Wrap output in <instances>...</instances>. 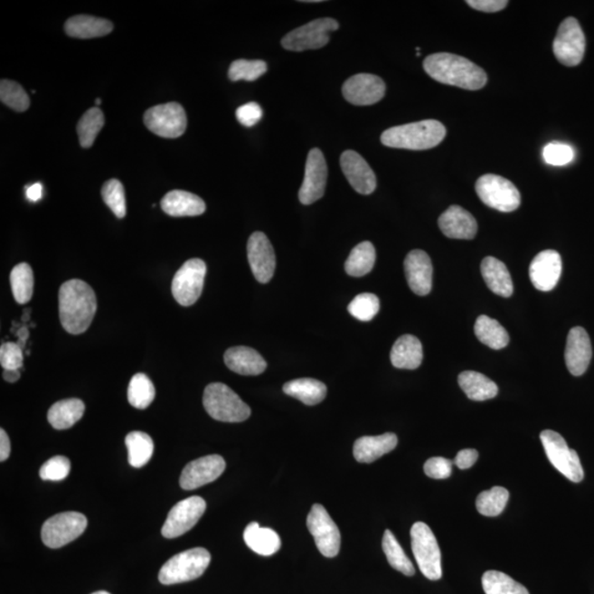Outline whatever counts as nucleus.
Here are the masks:
<instances>
[{
	"instance_id": "423d86ee",
	"label": "nucleus",
	"mask_w": 594,
	"mask_h": 594,
	"mask_svg": "<svg viewBox=\"0 0 594 594\" xmlns=\"http://www.w3.org/2000/svg\"><path fill=\"white\" fill-rule=\"evenodd\" d=\"M412 551L416 562L423 575L429 580H439L441 570V553L433 531L423 522L415 523L410 530Z\"/></svg>"
},
{
	"instance_id": "2eb2a0df",
	"label": "nucleus",
	"mask_w": 594,
	"mask_h": 594,
	"mask_svg": "<svg viewBox=\"0 0 594 594\" xmlns=\"http://www.w3.org/2000/svg\"><path fill=\"white\" fill-rule=\"evenodd\" d=\"M206 511V502L201 496H191L172 507L162 527L165 538H176L192 530Z\"/></svg>"
},
{
	"instance_id": "72a5a7b5",
	"label": "nucleus",
	"mask_w": 594,
	"mask_h": 594,
	"mask_svg": "<svg viewBox=\"0 0 594 594\" xmlns=\"http://www.w3.org/2000/svg\"><path fill=\"white\" fill-rule=\"evenodd\" d=\"M460 388L472 401H486L495 398L499 389L494 381L485 374L476 372H465L459 374Z\"/></svg>"
},
{
	"instance_id": "dca6fc26",
	"label": "nucleus",
	"mask_w": 594,
	"mask_h": 594,
	"mask_svg": "<svg viewBox=\"0 0 594 594\" xmlns=\"http://www.w3.org/2000/svg\"><path fill=\"white\" fill-rule=\"evenodd\" d=\"M328 169L323 152L318 148L309 151L306 166V176L298 192L299 202L311 205L321 200L326 189Z\"/></svg>"
},
{
	"instance_id": "cd10ccee",
	"label": "nucleus",
	"mask_w": 594,
	"mask_h": 594,
	"mask_svg": "<svg viewBox=\"0 0 594 594\" xmlns=\"http://www.w3.org/2000/svg\"><path fill=\"white\" fill-rule=\"evenodd\" d=\"M423 362V346L413 335H404L396 340L391 350V363L398 369L415 370Z\"/></svg>"
},
{
	"instance_id": "a878e982",
	"label": "nucleus",
	"mask_w": 594,
	"mask_h": 594,
	"mask_svg": "<svg viewBox=\"0 0 594 594\" xmlns=\"http://www.w3.org/2000/svg\"><path fill=\"white\" fill-rule=\"evenodd\" d=\"M162 211L172 217H194L204 214L205 202L190 192L174 190L161 201Z\"/></svg>"
},
{
	"instance_id": "bf43d9fd",
	"label": "nucleus",
	"mask_w": 594,
	"mask_h": 594,
	"mask_svg": "<svg viewBox=\"0 0 594 594\" xmlns=\"http://www.w3.org/2000/svg\"><path fill=\"white\" fill-rule=\"evenodd\" d=\"M16 336L18 337L17 344H19L20 347L24 349L25 344H27V340L29 338V329H28V327L25 326V325H23V326H20L17 329Z\"/></svg>"
},
{
	"instance_id": "6e6552de",
	"label": "nucleus",
	"mask_w": 594,
	"mask_h": 594,
	"mask_svg": "<svg viewBox=\"0 0 594 594\" xmlns=\"http://www.w3.org/2000/svg\"><path fill=\"white\" fill-rule=\"evenodd\" d=\"M541 440L544 446L547 458L561 475L575 484L583 480L585 472H583L580 458L576 450L568 447L561 434L551 429L542 430Z\"/></svg>"
},
{
	"instance_id": "f704fd0d",
	"label": "nucleus",
	"mask_w": 594,
	"mask_h": 594,
	"mask_svg": "<svg viewBox=\"0 0 594 594\" xmlns=\"http://www.w3.org/2000/svg\"><path fill=\"white\" fill-rule=\"evenodd\" d=\"M476 338L491 349H504L510 343V336L505 328L494 318L481 315L475 324Z\"/></svg>"
},
{
	"instance_id": "4c0bfd02",
	"label": "nucleus",
	"mask_w": 594,
	"mask_h": 594,
	"mask_svg": "<svg viewBox=\"0 0 594 594\" xmlns=\"http://www.w3.org/2000/svg\"><path fill=\"white\" fill-rule=\"evenodd\" d=\"M10 283L14 299L19 304H27L33 296V271L28 263L17 264L10 273Z\"/></svg>"
},
{
	"instance_id": "8fccbe9b",
	"label": "nucleus",
	"mask_w": 594,
	"mask_h": 594,
	"mask_svg": "<svg viewBox=\"0 0 594 594\" xmlns=\"http://www.w3.org/2000/svg\"><path fill=\"white\" fill-rule=\"evenodd\" d=\"M71 462L64 456H55L49 459L40 469V478L44 481H62L68 478Z\"/></svg>"
},
{
	"instance_id": "052dcab7",
	"label": "nucleus",
	"mask_w": 594,
	"mask_h": 594,
	"mask_svg": "<svg viewBox=\"0 0 594 594\" xmlns=\"http://www.w3.org/2000/svg\"><path fill=\"white\" fill-rule=\"evenodd\" d=\"M3 378L9 383L17 382L20 379V370H4Z\"/></svg>"
},
{
	"instance_id": "603ef678",
	"label": "nucleus",
	"mask_w": 594,
	"mask_h": 594,
	"mask_svg": "<svg viewBox=\"0 0 594 594\" xmlns=\"http://www.w3.org/2000/svg\"><path fill=\"white\" fill-rule=\"evenodd\" d=\"M454 462L443 458V457H434L425 462L424 471L426 476L431 479L441 480L449 478L453 472Z\"/></svg>"
},
{
	"instance_id": "e2e57ef3",
	"label": "nucleus",
	"mask_w": 594,
	"mask_h": 594,
	"mask_svg": "<svg viewBox=\"0 0 594 594\" xmlns=\"http://www.w3.org/2000/svg\"><path fill=\"white\" fill-rule=\"evenodd\" d=\"M91 594H110V593L108 592V591H98V592H94V593H91Z\"/></svg>"
},
{
	"instance_id": "ddd939ff",
	"label": "nucleus",
	"mask_w": 594,
	"mask_h": 594,
	"mask_svg": "<svg viewBox=\"0 0 594 594\" xmlns=\"http://www.w3.org/2000/svg\"><path fill=\"white\" fill-rule=\"evenodd\" d=\"M553 54L566 66L581 63L586 51V37L576 18H567L560 25L552 44Z\"/></svg>"
},
{
	"instance_id": "0eeeda50",
	"label": "nucleus",
	"mask_w": 594,
	"mask_h": 594,
	"mask_svg": "<svg viewBox=\"0 0 594 594\" xmlns=\"http://www.w3.org/2000/svg\"><path fill=\"white\" fill-rule=\"evenodd\" d=\"M476 192L484 204L496 211L511 212L521 205L516 186L500 175L486 174L476 183Z\"/></svg>"
},
{
	"instance_id": "1a4fd4ad",
	"label": "nucleus",
	"mask_w": 594,
	"mask_h": 594,
	"mask_svg": "<svg viewBox=\"0 0 594 594\" xmlns=\"http://www.w3.org/2000/svg\"><path fill=\"white\" fill-rule=\"evenodd\" d=\"M339 28L337 20L321 18L292 30L282 39V47L293 52L324 48L329 42V33Z\"/></svg>"
},
{
	"instance_id": "7ed1b4c3",
	"label": "nucleus",
	"mask_w": 594,
	"mask_h": 594,
	"mask_svg": "<svg viewBox=\"0 0 594 594\" xmlns=\"http://www.w3.org/2000/svg\"><path fill=\"white\" fill-rule=\"evenodd\" d=\"M445 126L429 119L418 123L392 127L381 136V142L389 148L428 150L438 146L446 137Z\"/></svg>"
},
{
	"instance_id": "473e14b6",
	"label": "nucleus",
	"mask_w": 594,
	"mask_h": 594,
	"mask_svg": "<svg viewBox=\"0 0 594 594\" xmlns=\"http://www.w3.org/2000/svg\"><path fill=\"white\" fill-rule=\"evenodd\" d=\"M283 392L312 406L323 402L327 395V388L321 381L303 378L284 384Z\"/></svg>"
},
{
	"instance_id": "6e6d98bb",
	"label": "nucleus",
	"mask_w": 594,
	"mask_h": 594,
	"mask_svg": "<svg viewBox=\"0 0 594 594\" xmlns=\"http://www.w3.org/2000/svg\"><path fill=\"white\" fill-rule=\"evenodd\" d=\"M478 451L475 449H464L457 454L454 464L461 470L469 469L478 460Z\"/></svg>"
},
{
	"instance_id": "4d7b16f0",
	"label": "nucleus",
	"mask_w": 594,
	"mask_h": 594,
	"mask_svg": "<svg viewBox=\"0 0 594 594\" xmlns=\"http://www.w3.org/2000/svg\"><path fill=\"white\" fill-rule=\"evenodd\" d=\"M10 450H12V446H10L8 435L6 431L0 429V460H7Z\"/></svg>"
},
{
	"instance_id": "c03bdc74",
	"label": "nucleus",
	"mask_w": 594,
	"mask_h": 594,
	"mask_svg": "<svg viewBox=\"0 0 594 594\" xmlns=\"http://www.w3.org/2000/svg\"><path fill=\"white\" fill-rule=\"evenodd\" d=\"M268 71V65L261 60H237L232 62L228 71V78L232 82L237 80H247V82H253V80L261 78V76Z\"/></svg>"
},
{
	"instance_id": "e433bc0d",
	"label": "nucleus",
	"mask_w": 594,
	"mask_h": 594,
	"mask_svg": "<svg viewBox=\"0 0 594 594\" xmlns=\"http://www.w3.org/2000/svg\"><path fill=\"white\" fill-rule=\"evenodd\" d=\"M375 259H377V253H375L372 243L363 241L353 249L346 264H344V269L350 277L362 278L372 272Z\"/></svg>"
},
{
	"instance_id": "5fc2aeb1",
	"label": "nucleus",
	"mask_w": 594,
	"mask_h": 594,
	"mask_svg": "<svg viewBox=\"0 0 594 594\" xmlns=\"http://www.w3.org/2000/svg\"><path fill=\"white\" fill-rule=\"evenodd\" d=\"M467 4L471 8L480 10V12L497 13L504 9L509 2H506V0H468Z\"/></svg>"
},
{
	"instance_id": "f3484780",
	"label": "nucleus",
	"mask_w": 594,
	"mask_h": 594,
	"mask_svg": "<svg viewBox=\"0 0 594 594\" xmlns=\"http://www.w3.org/2000/svg\"><path fill=\"white\" fill-rule=\"evenodd\" d=\"M248 261L253 276L260 283H268L276 272L277 259L270 240L261 231L253 232L247 245Z\"/></svg>"
},
{
	"instance_id": "f03ea898",
	"label": "nucleus",
	"mask_w": 594,
	"mask_h": 594,
	"mask_svg": "<svg viewBox=\"0 0 594 594\" xmlns=\"http://www.w3.org/2000/svg\"><path fill=\"white\" fill-rule=\"evenodd\" d=\"M424 70L438 82L464 90H478L487 82V76L480 66L456 54H431L424 61Z\"/></svg>"
},
{
	"instance_id": "680f3d73",
	"label": "nucleus",
	"mask_w": 594,
	"mask_h": 594,
	"mask_svg": "<svg viewBox=\"0 0 594 594\" xmlns=\"http://www.w3.org/2000/svg\"><path fill=\"white\" fill-rule=\"evenodd\" d=\"M30 312H32V309H29V308L25 309L24 315L23 316V322L24 323H28L30 321V316H29Z\"/></svg>"
},
{
	"instance_id": "0e129e2a",
	"label": "nucleus",
	"mask_w": 594,
	"mask_h": 594,
	"mask_svg": "<svg viewBox=\"0 0 594 594\" xmlns=\"http://www.w3.org/2000/svg\"><path fill=\"white\" fill-rule=\"evenodd\" d=\"M100 103H101V100L99 99H96V105L99 106V105H100Z\"/></svg>"
},
{
	"instance_id": "864d4df0",
	"label": "nucleus",
	"mask_w": 594,
	"mask_h": 594,
	"mask_svg": "<svg viewBox=\"0 0 594 594\" xmlns=\"http://www.w3.org/2000/svg\"><path fill=\"white\" fill-rule=\"evenodd\" d=\"M263 111L261 106L255 101L240 106L236 110L238 121L245 127H253L261 120Z\"/></svg>"
},
{
	"instance_id": "39448f33",
	"label": "nucleus",
	"mask_w": 594,
	"mask_h": 594,
	"mask_svg": "<svg viewBox=\"0 0 594 594\" xmlns=\"http://www.w3.org/2000/svg\"><path fill=\"white\" fill-rule=\"evenodd\" d=\"M210 562V552L202 547L192 548L177 553L165 563L159 572V581L162 585L171 586L195 580L206 571Z\"/></svg>"
},
{
	"instance_id": "37998d69",
	"label": "nucleus",
	"mask_w": 594,
	"mask_h": 594,
	"mask_svg": "<svg viewBox=\"0 0 594 594\" xmlns=\"http://www.w3.org/2000/svg\"><path fill=\"white\" fill-rule=\"evenodd\" d=\"M509 497V491L505 487H492L491 490L481 492L476 497V510L482 515L495 517L504 511Z\"/></svg>"
},
{
	"instance_id": "2f4dec72",
	"label": "nucleus",
	"mask_w": 594,
	"mask_h": 594,
	"mask_svg": "<svg viewBox=\"0 0 594 594\" xmlns=\"http://www.w3.org/2000/svg\"><path fill=\"white\" fill-rule=\"evenodd\" d=\"M84 413L83 401L80 399L62 400L51 406L48 420L54 429H69L83 418Z\"/></svg>"
},
{
	"instance_id": "ea45409f",
	"label": "nucleus",
	"mask_w": 594,
	"mask_h": 594,
	"mask_svg": "<svg viewBox=\"0 0 594 594\" xmlns=\"http://www.w3.org/2000/svg\"><path fill=\"white\" fill-rule=\"evenodd\" d=\"M156 399V388L148 375L137 373L131 378L128 388V401L134 408L146 410Z\"/></svg>"
},
{
	"instance_id": "20e7f679",
	"label": "nucleus",
	"mask_w": 594,
	"mask_h": 594,
	"mask_svg": "<svg viewBox=\"0 0 594 594\" xmlns=\"http://www.w3.org/2000/svg\"><path fill=\"white\" fill-rule=\"evenodd\" d=\"M203 404L211 418L225 423H241L251 415L250 408L223 383L208 384Z\"/></svg>"
},
{
	"instance_id": "4be33fe9",
	"label": "nucleus",
	"mask_w": 594,
	"mask_h": 594,
	"mask_svg": "<svg viewBox=\"0 0 594 594\" xmlns=\"http://www.w3.org/2000/svg\"><path fill=\"white\" fill-rule=\"evenodd\" d=\"M404 270L409 287L420 297L428 296L433 287V264L428 253L413 250L405 258Z\"/></svg>"
},
{
	"instance_id": "3c124183",
	"label": "nucleus",
	"mask_w": 594,
	"mask_h": 594,
	"mask_svg": "<svg viewBox=\"0 0 594 594\" xmlns=\"http://www.w3.org/2000/svg\"><path fill=\"white\" fill-rule=\"evenodd\" d=\"M0 364L4 370H20L24 365V349L17 343H4L0 347Z\"/></svg>"
},
{
	"instance_id": "aec40b11",
	"label": "nucleus",
	"mask_w": 594,
	"mask_h": 594,
	"mask_svg": "<svg viewBox=\"0 0 594 594\" xmlns=\"http://www.w3.org/2000/svg\"><path fill=\"white\" fill-rule=\"evenodd\" d=\"M340 166L344 176L359 194L369 195L377 187V177L362 156L353 150L344 151L340 156Z\"/></svg>"
},
{
	"instance_id": "4468645a",
	"label": "nucleus",
	"mask_w": 594,
	"mask_h": 594,
	"mask_svg": "<svg viewBox=\"0 0 594 594\" xmlns=\"http://www.w3.org/2000/svg\"><path fill=\"white\" fill-rule=\"evenodd\" d=\"M307 528L318 551L327 558L336 557L340 551L339 528L322 504H314L307 516Z\"/></svg>"
},
{
	"instance_id": "de8ad7c7",
	"label": "nucleus",
	"mask_w": 594,
	"mask_h": 594,
	"mask_svg": "<svg viewBox=\"0 0 594 594\" xmlns=\"http://www.w3.org/2000/svg\"><path fill=\"white\" fill-rule=\"evenodd\" d=\"M101 196H103L105 204L110 208L117 218L121 220L126 216L125 189L120 181L111 179L106 182L101 189Z\"/></svg>"
},
{
	"instance_id": "7c9ffc66",
	"label": "nucleus",
	"mask_w": 594,
	"mask_h": 594,
	"mask_svg": "<svg viewBox=\"0 0 594 594\" xmlns=\"http://www.w3.org/2000/svg\"><path fill=\"white\" fill-rule=\"evenodd\" d=\"M243 540L251 551L261 556H272L280 551L281 538L271 528L261 527L252 522L243 533Z\"/></svg>"
},
{
	"instance_id": "49530a36",
	"label": "nucleus",
	"mask_w": 594,
	"mask_h": 594,
	"mask_svg": "<svg viewBox=\"0 0 594 594\" xmlns=\"http://www.w3.org/2000/svg\"><path fill=\"white\" fill-rule=\"evenodd\" d=\"M379 309V298L372 293L359 294L348 306V312L362 322L372 321Z\"/></svg>"
},
{
	"instance_id": "f8f14e48",
	"label": "nucleus",
	"mask_w": 594,
	"mask_h": 594,
	"mask_svg": "<svg viewBox=\"0 0 594 594\" xmlns=\"http://www.w3.org/2000/svg\"><path fill=\"white\" fill-rule=\"evenodd\" d=\"M144 123L151 132L166 139L179 138L187 127V117L180 104L157 105L146 111Z\"/></svg>"
},
{
	"instance_id": "c756f323",
	"label": "nucleus",
	"mask_w": 594,
	"mask_h": 594,
	"mask_svg": "<svg viewBox=\"0 0 594 594\" xmlns=\"http://www.w3.org/2000/svg\"><path fill=\"white\" fill-rule=\"evenodd\" d=\"M114 25L108 19L79 14L65 23V33L72 38L91 39L104 37L113 32Z\"/></svg>"
},
{
	"instance_id": "f257e3e1",
	"label": "nucleus",
	"mask_w": 594,
	"mask_h": 594,
	"mask_svg": "<svg viewBox=\"0 0 594 594\" xmlns=\"http://www.w3.org/2000/svg\"><path fill=\"white\" fill-rule=\"evenodd\" d=\"M96 309L98 299L88 283L73 278L60 288V321L69 334L85 333L93 322Z\"/></svg>"
},
{
	"instance_id": "58836bf2",
	"label": "nucleus",
	"mask_w": 594,
	"mask_h": 594,
	"mask_svg": "<svg viewBox=\"0 0 594 594\" xmlns=\"http://www.w3.org/2000/svg\"><path fill=\"white\" fill-rule=\"evenodd\" d=\"M382 548L391 567L394 568L395 570L402 572L405 576L410 577L415 575V568L412 561L406 556L403 548L401 547L400 542L390 530L384 532Z\"/></svg>"
},
{
	"instance_id": "79ce46f5",
	"label": "nucleus",
	"mask_w": 594,
	"mask_h": 594,
	"mask_svg": "<svg viewBox=\"0 0 594 594\" xmlns=\"http://www.w3.org/2000/svg\"><path fill=\"white\" fill-rule=\"evenodd\" d=\"M104 124L103 111L98 108H90L80 117L78 124V134L82 148L88 149L94 145L96 137L103 129Z\"/></svg>"
},
{
	"instance_id": "a211bd4d",
	"label": "nucleus",
	"mask_w": 594,
	"mask_h": 594,
	"mask_svg": "<svg viewBox=\"0 0 594 594\" xmlns=\"http://www.w3.org/2000/svg\"><path fill=\"white\" fill-rule=\"evenodd\" d=\"M226 469V461L220 455L202 457L187 464L183 469L180 485L190 491L214 482Z\"/></svg>"
},
{
	"instance_id": "b1692460",
	"label": "nucleus",
	"mask_w": 594,
	"mask_h": 594,
	"mask_svg": "<svg viewBox=\"0 0 594 594\" xmlns=\"http://www.w3.org/2000/svg\"><path fill=\"white\" fill-rule=\"evenodd\" d=\"M440 231L451 240H471L478 231V223L468 211L460 206H450L440 215L438 220Z\"/></svg>"
},
{
	"instance_id": "393cba45",
	"label": "nucleus",
	"mask_w": 594,
	"mask_h": 594,
	"mask_svg": "<svg viewBox=\"0 0 594 594\" xmlns=\"http://www.w3.org/2000/svg\"><path fill=\"white\" fill-rule=\"evenodd\" d=\"M398 446V436L385 433L380 436H364L355 440L354 459L362 464H372L381 457L391 453Z\"/></svg>"
},
{
	"instance_id": "a19ab883",
	"label": "nucleus",
	"mask_w": 594,
	"mask_h": 594,
	"mask_svg": "<svg viewBox=\"0 0 594 594\" xmlns=\"http://www.w3.org/2000/svg\"><path fill=\"white\" fill-rule=\"evenodd\" d=\"M482 587L486 594H530L524 586L505 573L486 571L482 577Z\"/></svg>"
},
{
	"instance_id": "412c9836",
	"label": "nucleus",
	"mask_w": 594,
	"mask_h": 594,
	"mask_svg": "<svg viewBox=\"0 0 594 594\" xmlns=\"http://www.w3.org/2000/svg\"><path fill=\"white\" fill-rule=\"evenodd\" d=\"M562 261L560 253L555 250H544L533 259L530 266V278L537 289L550 292L560 281Z\"/></svg>"
},
{
	"instance_id": "6ab92c4d",
	"label": "nucleus",
	"mask_w": 594,
	"mask_h": 594,
	"mask_svg": "<svg viewBox=\"0 0 594 594\" xmlns=\"http://www.w3.org/2000/svg\"><path fill=\"white\" fill-rule=\"evenodd\" d=\"M385 89L383 80L377 75L355 74L344 82L343 95L350 104L369 106L384 98Z\"/></svg>"
},
{
	"instance_id": "9b49d317",
	"label": "nucleus",
	"mask_w": 594,
	"mask_h": 594,
	"mask_svg": "<svg viewBox=\"0 0 594 594\" xmlns=\"http://www.w3.org/2000/svg\"><path fill=\"white\" fill-rule=\"evenodd\" d=\"M207 272L206 263L201 259L187 260L175 273L172 281V294L182 306H192L201 297Z\"/></svg>"
},
{
	"instance_id": "a18cd8bd",
	"label": "nucleus",
	"mask_w": 594,
	"mask_h": 594,
	"mask_svg": "<svg viewBox=\"0 0 594 594\" xmlns=\"http://www.w3.org/2000/svg\"><path fill=\"white\" fill-rule=\"evenodd\" d=\"M0 99L8 108L24 113L30 108V99L23 86L14 80H2L0 82Z\"/></svg>"
},
{
	"instance_id": "13d9d810",
	"label": "nucleus",
	"mask_w": 594,
	"mask_h": 594,
	"mask_svg": "<svg viewBox=\"0 0 594 594\" xmlns=\"http://www.w3.org/2000/svg\"><path fill=\"white\" fill-rule=\"evenodd\" d=\"M43 187L42 183H34L32 186L27 187L25 195L30 202H38L42 198Z\"/></svg>"
},
{
	"instance_id": "9d476101",
	"label": "nucleus",
	"mask_w": 594,
	"mask_h": 594,
	"mask_svg": "<svg viewBox=\"0 0 594 594\" xmlns=\"http://www.w3.org/2000/svg\"><path fill=\"white\" fill-rule=\"evenodd\" d=\"M86 527L88 519L82 513H60L44 523L42 531V542L45 546L57 550L82 535Z\"/></svg>"
},
{
	"instance_id": "09e8293b",
	"label": "nucleus",
	"mask_w": 594,
	"mask_h": 594,
	"mask_svg": "<svg viewBox=\"0 0 594 594\" xmlns=\"http://www.w3.org/2000/svg\"><path fill=\"white\" fill-rule=\"evenodd\" d=\"M542 157L551 165H567L575 159V150L562 142H552L542 150Z\"/></svg>"
},
{
	"instance_id": "c9c22d12",
	"label": "nucleus",
	"mask_w": 594,
	"mask_h": 594,
	"mask_svg": "<svg viewBox=\"0 0 594 594\" xmlns=\"http://www.w3.org/2000/svg\"><path fill=\"white\" fill-rule=\"evenodd\" d=\"M126 446L128 449V460L134 468H141L151 459L155 451L154 440L144 431H131L126 438Z\"/></svg>"
},
{
	"instance_id": "c85d7f7f",
	"label": "nucleus",
	"mask_w": 594,
	"mask_h": 594,
	"mask_svg": "<svg viewBox=\"0 0 594 594\" xmlns=\"http://www.w3.org/2000/svg\"><path fill=\"white\" fill-rule=\"evenodd\" d=\"M481 274L487 288L496 296L502 297H512L513 282L505 264L494 257H486L481 263Z\"/></svg>"
},
{
	"instance_id": "5701e85b",
	"label": "nucleus",
	"mask_w": 594,
	"mask_h": 594,
	"mask_svg": "<svg viewBox=\"0 0 594 594\" xmlns=\"http://www.w3.org/2000/svg\"><path fill=\"white\" fill-rule=\"evenodd\" d=\"M592 358L590 338L585 328L575 327L568 334L565 360L568 370L575 377L587 372Z\"/></svg>"
},
{
	"instance_id": "bb28decb",
	"label": "nucleus",
	"mask_w": 594,
	"mask_h": 594,
	"mask_svg": "<svg viewBox=\"0 0 594 594\" xmlns=\"http://www.w3.org/2000/svg\"><path fill=\"white\" fill-rule=\"evenodd\" d=\"M223 360L231 372L241 375H259L267 369V363L262 355L257 350L249 347L230 348Z\"/></svg>"
}]
</instances>
